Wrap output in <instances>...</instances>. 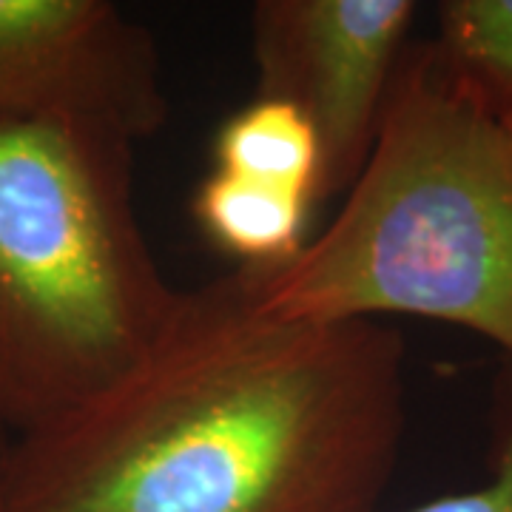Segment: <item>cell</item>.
I'll return each mask as SVG.
<instances>
[{
	"label": "cell",
	"instance_id": "cell-3",
	"mask_svg": "<svg viewBox=\"0 0 512 512\" xmlns=\"http://www.w3.org/2000/svg\"><path fill=\"white\" fill-rule=\"evenodd\" d=\"M134 146L94 120L0 131V424L15 436L103 393L174 308Z\"/></svg>",
	"mask_w": 512,
	"mask_h": 512
},
{
	"label": "cell",
	"instance_id": "cell-6",
	"mask_svg": "<svg viewBox=\"0 0 512 512\" xmlns=\"http://www.w3.org/2000/svg\"><path fill=\"white\" fill-rule=\"evenodd\" d=\"M313 208L305 194L220 168L202 177L191 200L202 237L245 271H276L302 254Z\"/></svg>",
	"mask_w": 512,
	"mask_h": 512
},
{
	"label": "cell",
	"instance_id": "cell-2",
	"mask_svg": "<svg viewBox=\"0 0 512 512\" xmlns=\"http://www.w3.org/2000/svg\"><path fill=\"white\" fill-rule=\"evenodd\" d=\"M282 319L416 316L484 336L512 365V131L413 40L365 168L336 217L276 271H251Z\"/></svg>",
	"mask_w": 512,
	"mask_h": 512
},
{
	"label": "cell",
	"instance_id": "cell-10",
	"mask_svg": "<svg viewBox=\"0 0 512 512\" xmlns=\"http://www.w3.org/2000/svg\"><path fill=\"white\" fill-rule=\"evenodd\" d=\"M12 447H15V433H9V430L0 424V498H3V484H6V470H9Z\"/></svg>",
	"mask_w": 512,
	"mask_h": 512
},
{
	"label": "cell",
	"instance_id": "cell-4",
	"mask_svg": "<svg viewBox=\"0 0 512 512\" xmlns=\"http://www.w3.org/2000/svg\"><path fill=\"white\" fill-rule=\"evenodd\" d=\"M413 0H256L254 97L282 100L316 128L322 200L342 197L365 168L384 106L413 43Z\"/></svg>",
	"mask_w": 512,
	"mask_h": 512
},
{
	"label": "cell",
	"instance_id": "cell-1",
	"mask_svg": "<svg viewBox=\"0 0 512 512\" xmlns=\"http://www.w3.org/2000/svg\"><path fill=\"white\" fill-rule=\"evenodd\" d=\"M407 430V342L259 308L251 271L180 288L148 348L15 436L0 512H376Z\"/></svg>",
	"mask_w": 512,
	"mask_h": 512
},
{
	"label": "cell",
	"instance_id": "cell-8",
	"mask_svg": "<svg viewBox=\"0 0 512 512\" xmlns=\"http://www.w3.org/2000/svg\"><path fill=\"white\" fill-rule=\"evenodd\" d=\"M430 46L495 114H512V0H441Z\"/></svg>",
	"mask_w": 512,
	"mask_h": 512
},
{
	"label": "cell",
	"instance_id": "cell-5",
	"mask_svg": "<svg viewBox=\"0 0 512 512\" xmlns=\"http://www.w3.org/2000/svg\"><path fill=\"white\" fill-rule=\"evenodd\" d=\"M157 40L111 0H0V131L94 120L137 143L168 123Z\"/></svg>",
	"mask_w": 512,
	"mask_h": 512
},
{
	"label": "cell",
	"instance_id": "cell-7",
	"mask_svg": "<svg viewBox=\"0 0 512 512\" xmlns=\"http://www.w3.org/2000/svg\"><path fill=\"white\" fill-rule=\"evenodd\" d=\"M214 168L282 185L322 202V146L311 120L291 103L254 97L214 137Z\"/></svg>",
	"mask_w": 512,
	"mask_h": 512
},
{
	"label": "cell",
	"instance_id": "cell-11",
	"mask_svg": "<svg viewBox=\"0 0 512 512\" xmlns=\"http://www.w3.org/2000/svg\"><path fill=\"white\" fill-rule=\"evenodd\" d=\"M504 123H507V128L512 131V114H507V117H504Z\"/></svg>",
	"mask_w": 512,
	"mask_h": 512
},
{
	"label": "cell",
	"instance_id": "cell-9",
	"mask_svg": "<svg viewBox=\"0 0 512 512\" xmlns=\"http://www.w3.org/2000/svg\"><path fill=\"white\" fill-rule=\"evenodd\" d=\"M490 478L464 493L433 498L404 512H512V365L495 387L493 464Z\"/></svg>",
	"mask_w": 512,
	"mask_h": 512
}]
</instances>
